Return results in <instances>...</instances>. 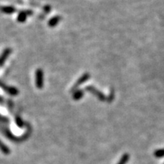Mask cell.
<instances>
[{
    "label": "cell",
    "mask_w": 164,
    "mask_h": 164,
    "mask_svg": "<svg viewBox=\"0 0 164 164\" xmlns=\"http://www.w3.org/2000/svg\"><path fill=\"white\" fill-rule=\"evenodd\" d=\"M85 90L87 92L92 94L94 96H95L97 99H98L100 101H107V98L105 94H104L101 91H100L99 90H97L95 87L94 86H87L85 87Z\"/></svg>",
    "instance_id": "6da1fadb"
},
{
    "label": "cell",
    "mask_w": 164,
    "mask_h": 164,
    "mask_svg": "<svg viewBox=\"0 0 164 164\" xmlns=\"http://www.w3.org/2000/svg\"><path fill=\"white\" fill-rule=\"evenodd\" d=\"M35 84L38 89H42L44 84V75L43 71L40 69H37L35 72Z\"/></svg>",
    "instance_id": "7a4b0ae2"
},
{
    "label": "cell",
    "mask_w": 164,
    "mask_h": 164,
    "mask_svg": "<svg viewBox=\"0 0 164 164\" xmlns=\"http://www.w3.org/2000/svg\"><path fill=\"white\" fill-rule=\"evenodd\" d=\"M90 74L87 72H86V73H84V74L82 75L78 79L77 81L75 83V84L73 85V87H72V90H71V91L74 92L75 90H78V87H80L82 84H84V83L87 82V81L90 79Z\"/></svg>",
    "instance_id": "3957f363"
},
{
    "label": "cell",
    "mask_w": 164,
    "mask_h": 164,
    "mask_svg": "<svg viewBox=\"0 0 164 164\" xmlns=\"http://www.w3.org/2000/svg\"><path fill=\"white\" fill-rule=\"evenodd\" d=\"M0 87H2L6 93H8V94L11 96H16L18 95V93H19V91H18V90L16 87H8V86L5 85L4 83H2V81H0Z\"/></svg>",
    "instance_id": "277c9868"
},
{
    "label": "cell",
    "mask_w": 164,
    "mask_h": 164,
    "mask_svg": "<svg viewBox=\"0 0 164 164\" xmlns=\"http://www.w3.org/2000/svg\"><path fill=\"white\" fill-rule=\"evenodd\" d=\"M33 14L32 11H30V10H27V11H22L20 12L19 14L18 15V18H17V21L20 23H23L26 21L27 17L28 15H31Z\"/></svg>",
    "instance_id": "5b68a950"
},
{
    "label": "cell",
    "mask_w": 164,
    "mask_h": 164,
    "mask_svg": "<svg viewBox=\"0 0 164 164\" xmlns=\"http://www.w3.org/2000/svg\"><path fill=\"white\" fill-rule=\"evenodd\" d=\"M12 53V49L10 48H6L3 50L2 53L0 56V67H2L4 65V63H5V61L7 60V59L8 58V56H10Z\"/></svg>",
    "instance_id": "8992f818"
},
{
    "label": "cell",
    "mask_w": 164,
    "mask_h": 164,
    "mask_svg": "<svg viewBox=\"0 0 164 164\" xmlns=\"http://www.w3.org/2000/svg\"><path fill=\"white\" fill-rule=\"evenodd\" d=\"M0 11L2 13L11 15V14H13L16 12V8L13 6H2L0 7Z\"/></svg>",
    "instance_id": "52a82bcc"
},
{
    "label": "cell",
    "mask_w": 164,
    "mask_h": 164,
    "mask_svg": "<svg viewBox=\"0 0 164 164\" xmlns=\"http://www.w3.org/2000/svg\"><path fill=\"white\" fill-rule=\"evenodd\" d=\"M61 17L59 16V15H56V16L53 17L48 22V25H49L50 28H54L56 25L59 24V22H60Z\"/></svg>",
    "instance_id": "ba28073f"
},
{
    "label": "cell",
    "mask_w": 164,
    "mask_h": 164,
    "mask_svg": "<svg viewBox=\"0 0 164 164\" xmlns=\"http://www.w3.org/2000/svg\"><path fill=\"white\" fill-rule=\"evenodd\" d=\"M84 97V91L83 90H81V89H78V90H75L73 92L72 94V98L75 100H79Z\"/></svg>",
    "instance_id": "9c48e42d"
},
{
    "label": "cell",
    "mask_w": 164,
    "mask_h": 164,
    "mask_svg": "<svg viewBox=\"0 0 164 164\" xmlns=\"http://www.w3.org/2000/svg\"><path fill=\"white\" fill-rule=\"evenodd\" d=\"M130 159V155L128 154H124L120 158L117 164H126Z\"/></svg>",
    "instance_id": "30bf717a"
},
{
    "label": "cell",
    "mask_w": 164,
    "mask_h": 164,
    "mask_svg": "<svg viewBox=\"0 0 164 164\" xmlns=\"http://www.w3.org/2000/svg\"><path fill=\"white\" fill-rule=\"evenodd\" d=\"M0 150L2 151V152L4 154H10V150L5 144L0 141Z\"/></svg>",
    "instance_id": "8fae6325"
},
{
    "label": "cell",
    "mask_w": 164,
    "mask_h": 164,
    "mask_svg": "<svg viewBox=\"0 0 164 164\" xmlns=\"http://www.w3.org/2000/svg\"><path fill=\"white\" fill-rule=\"evenodd\" d=\"M154 155L156 158H162L164 157V148L156 150L154 153Z\"/></svg>",
    "instance_id": "7c38bea8"
},
{
    "label": "cell",
    "mask_w": 164,
    "mask_h": 164,
    "mask_svg": "<svg viewBox=\"0 0 164 164\" xmlns=\"http://www.w3.org/2000/svg\"><path fill=\"white\" fill-rule=\"evenodd\" d=\"M15 122H16V125H18V127H20V128H22V127L24 126L23 121H22V119L20 118V117L17 116L16 119H15Z\"/></svg>",
    "instance_id": "4fadbf2b"
},
{
    "label": "cell",
    "mask_w": 164,
    "mask_h": 164,
    "mask_svg": "<svg viewBox=\"0 0 164 164\" xmlns=\"http://www.w3.org/2000/svg\"><path fill=\"white\" fill-rule=\"evenodd\" d=\"M114 97H115V94H114V91H113V90L112 89L111 91H110V94L109 95V97L107 98V101L109 102V103H110V102H112L113 100Z\"/></svg>",
    "instance_id": "5bb4252c"
},
{
    "label": "cell",
    "mask_w": 164,
    "mask_h": 164,
    "mask_svg": "<svg viewBox=\"0 0 164 164\" xmlns=\"http://www.w3.org/2000/svg\"><path fill=\"white\" fill-rule=\"evenodd\" d=\"M163 164H164V163H163Z\"/></svg>",
    "instance_id": "9a60e30c"
}]
</instances>
